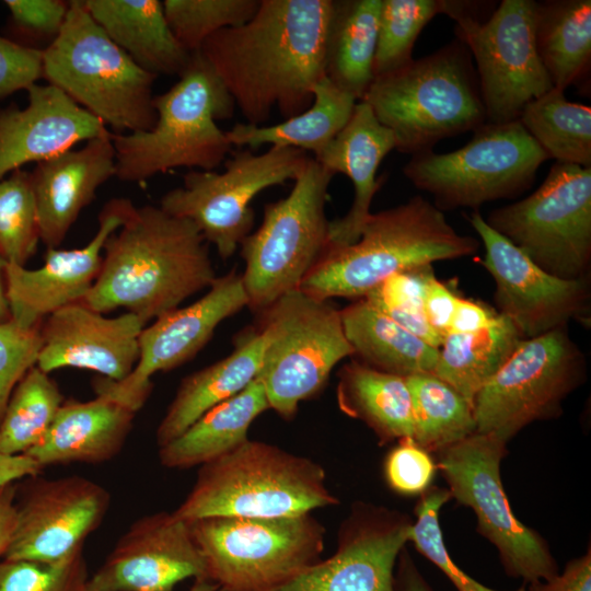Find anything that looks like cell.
<instances>
[{
    "label": "cell",
    "instance_id": "60d3db41",
    "mask_svg": "<svg viewBox=\"0 0 591 591\" xmlns=\"http://www.w3.org/2000/svg\"><path fill=\"white\" fill-rule=\"evenodd\" d=\"M40 242L31 172L16 170L0 181V257L25 266Z\"/></svg>",
    "mask_w": 591,
    "mask_h": 591
},
{
    "label": "cell",
    "instance_id": "74e56055",
    "mask_svg": "<svg viewBox=\"0 0 591 591\" xmlns=\"http://www.w3.org/2000/svg\"><path fill=\"white\" fill-rule=\"evenodd\" d=\"M413 401V440L438 453L476 432L474 405L432 373L406 378Z\"/></svg>",
    "mask_w": 591,
    "mask_h": 591
},
{
    "label": "cell",
    "instance_id": "f5cc1de1",
    "mask_svg": "<svg viewBox=\"0 0 591 591\" xmlns=\"http://www.w3.org/2000/svg\"><path fill=\"white\" fill-rule=\"evenodd\" d=\"M499 312L488 305L461 298L454 310L449 333H473L491 325Z\"/></svg>",
    "mask_w": 591,
    "mask_h": 591
},
{
    "label": "cell",
    "instance_id": "7c38bea8",
    "mask_svg": "<svg viewBox=\"0 0 591 591\" xmlns=\"http://www.w3.org/2000/svg\"><path fill=\"white\" fill-rule=\"evenodd\" d=\"M548 274L587 279L591 262V167L555 162L530 196L485 220Z\"/></svg>",
    "mask_w": 591,
    "mask_h": 591
},
{
    "label": "cell",
    "instance_id": "11a10c76",
    "mask_svg": "<svg viewBox=\"0 0 591 591\" xmlns=\"http://www.w3.org/2000/svg\"><path fill=\"white\" fill-rule=\"evenodd\" d=\"M18 483L0 487V559L2 558L15 523Z\"/></svg>",
    "mask_w": 591,
    "mask_h": 591
},
{
    "label": "cell",
    "instance_id": "83f0119b",
    "mask_svg": "<svg viewBox=\"0 0 591 591\" xmlns=\"http://www.w3.org/2000/svg\"><path fill=\"white\" fill-rule=\"evenodd\" d=\"M263 345L258 328H245L236 336L229 356L185 376L158 426V447L167 444L205 413L247 387L258 375Z\"/></svg>",
    "mask_w": 591,
    "mask_h": 591
},
{
    "label": "cell",
    "instance_id": "ab89813d",
    "mask_svg": "<svg viewBox=\"0 0 591 591\" xmlns=\"http://www.w3.org/2000/svg\"><path fill=\"white\" fill-rule=\"evenodd\" d=\"M440 13L442 0H381L374 77L412 61L418 35Z\"/></svg>",
    "mask_w": 591,
    "mask_h": 591
},
{
    "label": "cell",
    "instance_id": "816d5d0a",
    "mask_svg": "<svg viewBox=\"0 0 591 591\" xmlns=\"http://www.w3.org/2000/svg\"><path fill=\"white\" fill-rule=\"evenodd\" d=\"M526 591H591V552L567 563L564 571L548 580L530 582Z\"/></svg>",
    "mask_w": 591,
    "mask_h": 591
},
{
    "label": "cell",
    "instance_id": "f6af8a7d",
    "mask_svg": "<svg viewBox=\"0 0 591 591\" xmlns=\"http://www.w3.org/2000/svg\"><path fill=\"white\" fill-rule=\"evenodd\" d=\"M84 553L56 565L0 559V591H85Z\"/></svg>",
    "mask_w": 591,
    "mask_h": 591
},
{
    "label": "cell",
    "instance_id": "603a6c76",
    "mask_svg": "<svg viewBox=\"0 0 591 591\" xmlns=\"http://www.w3.org/2000/svg\"><path fill=\"white\" fill-rule=\"evenodd\" d=\"M146 326L132 313L107 317L83 302L67 305L43 322L36 366L48 374L77 368L121 381L138 362L139 338Z\"/></svg>",
    "mask_w": 591,
    "mask_h": 591
},
{
    "label": "cell",
    "instance_id": "e0dca14e",
    "mask_svg": "<svg viewBox=\"0 0 591 591\" xmlns=\"http://www.w3.org/2000/svg\"><path fill=\"white\" fill-rule=\"evenodd\" d=\"M24 480L18 484L15 523L1 559L56 565L82 553L109 509L108 490L78 475Z\"/></svg>",
    "mask_w": 591,
    "mask_h": 591
},
{
    "label": "cell",
    "instance_id": "c3c4849f",
    "mask_svg": "<svg viewBox=\"0 0 591 591\" xmlns=\"http://www.w3.org/2000/svg\"><path fill=\"white\" fill-rule=\"evenodd\" d=\"M437 470L432 456L412 438L398 440L384 460L387 485L402 495L422 494L431 486Z\"/></svg>",
    "mask_w": 591,
    "mask_h": 591
},
{
    "label": "cell",
    "instance_id": "9a60e30c",
    "mask_svg": "<svg viewBox=\"0 0 591 591\" xmlns=\"http://www.w3.org/2000/svg\"><path fill=\"white\" fill-rule=\"evenodd\" d=\"M583 371L566 327L521 339L474 399L476 431L508 442L531 422L557 416Z\"/></svg>",
    "mask_w": 591,
    "mask_h": 591
},
{
    "label": "cell",
    "instance_id": "30bf717a",
    "mask_svg": "<svg viewBox=\"0 0 591 591\" xmlns=\"http://www.w3.org/2000/svg\"><path fill=\"white\" fill-rule=\"evenodd\" d=\"M334 174L310 158L282 199L267 204L259 228L240 244L241 275L248 305L262 312L285 293L300 289L328 245L325 212Z\"/></svg>",
    "mask_w": 591,
    "mask_h": 591
},
{
    "label": "cell",
    "instance_id": "5b68a950",
    "mask_svg": "<svg viewBox=\"0 0 591 591\" xmlns=\"http://www.w3.org/2000/svg\"><path fill=\"white\" fill-rule=\"evenodd\" d=\"M178 78L153 97L150 130L112 134L118 179L141 183L175 167L213 171L231 152L216 121L232 118L235 103L199 50Z\"/></svg>",
    "mask_w": 591,
    "mask_h": 591
},
{
    "label": "cell",
    "instance_id": "681fc988",
    "mask_svg": "<svg viewBox=\"0 0 591 591\" xmlns=\"http://www.w3.org/2000/svg\"><path fill=\"white\" fill-rule=\"evenodd\" d=\"M43 79V50L0 35V99L27 90Z\"/></svg>",
    "mask_w": 591,
    "mask_h": 591
},
{
    "label": "cell",
    "instance_id": "db71d44e",
    "mask_svg": "<svg viewBox=\"0 0 591 591\" xmlns=\"http://www.w3.org/2000/svg\"><path fill=\"white\" fill-rule=\"evenodd\" d=\"M42 471L43 467L25 454L5 455L0 453V487L39 475Z\"/></svg>",
    "mask_w": 591,
    "mask_h": 591
},
{
    "label": "cell",
    "instance_id": "ba28073f",
    "mask_svg": "<svg viewBox=\"0 0 591 591\" xmlns=\"http://www.w3.org/2000/svg\"><path fill=\"white\" fill-rule=\"evenodd\" d=\"M208 579L222 591H274L316 564L325 528L304 513L281 518L210 517L189 522Z\"/></svg>",
    "mask_w": 591,
    "mask_h": 591
},
{
    "label": "cell",
    "instance_id": "f1b7e54d",
    "mask_svg": "<svg viewBox=\"0 0 591 591\" xmlns=\"http://www.w3.org/2000/svg\"><path fill=\"white\" fill-rule=\"evenodd\" d=\"M93 20L139 67L181 76L192 54L174 37L159 0H83Z\"/></svg>",
    "mask_w": 591,
    "mask_h": 591
},
{
    "label": "cell",
    "instance_id": "1f68e13d",
    "mask_svg": "<svg viewBox=\"0 0 591 591\" xmlns=\"http://www.w3.org/2000/svg\"><path fill=\"white\" fill-rule=\"evenodd\" d=\"M336 397L339 409L363 421L380 444L413 439V401L406 378L354 360L338 372Z\"/></svg>",
    "mask_w": 591,
    "mask_h": 591
},
{
    "label": "cell",
    "instance_id": "ffe728a7",
    "mask_svg": "<svg viewBox=\"0 0 591 591\" xmlns=\"http://www.w3.org/2000/svg\"><path fill=\"white\" fill-rule=\"evenodd\" d=\"M470 223L485 247L483 266L496 282L499 313L523 338H532L566 324L587 310V279H561L538 267L521 250L495 231L478 211Z\"/></svg>",
    "mask_w": 591,
    "mask_h": 591
},
{
    "label": "cell",
    "instance_id": "277c9868",
    "mask_svg": "<svg viewBox=\"0 0 591 591\" xmlns=\"http://www.w3.org/2000/svg\"><path fill=\"white\" fill-rule=\"evenodd\" d=\"M361 101L392 131L395 149L410 155L487 123L471 53L457 38L374 77Z\"/></svg>",
    "mask_w": 591,
    "mask_h": 591
},
{
    "label": "cell",
    "instance_id": "ee69618b",
    "mask_svg": "<svg viewBox=\"0 0 591 591\" xmlns=\"http://www.w3.org/2000/svg\"><path fill=\"white\" fill-rule=\"evenodd\" d=\"M415 508L410 541L415 548L433 563L453 583L457 591H497L490 589L462 570L451 558L443 541L439 513L452 497L447 488L430 486L420 494ZM517 591H526L520 588Z\"/></svg>",
    "mask_w": 591,
    "mask_h": 591
},
{
    "label": "cell",
    "instance_id": "4316f807",
    "mask_svg": "<svg viewBox=\"0 0 591 591\" xmlns=\"http://www.w3.org/2000/svg\"><path fill=\"white\" fill-rule=\"evenodd\" d=\"M136 413L108 397L63 401L43 440L25 455L43 468L70 463L100 464L123 449Z\"/></svg>",
    "mask_w": 591,
    "mask_h": 591
},
{
    "label": "cell",
    "instance_id": "5bb4252c",
    "mask_svg": "<svg viewBox=\"0 0 591 591\" xmlns=\"http://www.w3.org/2000/svg\"><path fill=\"white\" fill-rule=\"evenodd\" d=\"M506 445L476 431L438 452L437 468L451 497L473 510L478 532L495 545L507 573L526 582L548 580L558 573L556 561L543 537L514 515L502 486Z\"/></svg>",
    "mask_w": 591,
    "mask_h": 591
},
{
    "label": "cell",
    "instance_id": "e575fe53",
    "mask_svg": "<svg viewBox=\"0 0 591 591\" xmlns=\"http://www.w3.org/2000/svg\"><path fill=\"white\" fill-rule=\"evenodd\" d=\"M357 100L323 77L313 88V101L304 112L270 126L236 123L225 131L231 146L289 147L315 154L346 126Z\"/></svg>",
    "mask_w": 591,
    "mask_h": 591
},
{
    "label": "cell",
    "instance_id": "4fadbf2b",
    "mask_svg": "<svg viewBox=\"0 0 591 591\" xmlns=\"http://www.w3.org/2000/svg\"><path fill=\"white\" fill-rule=\"evenodd\" d=\"M310 157L289 147H270L256 154L235 151L224 171L190 170L183 185L165 193L160 207L167 213L192 221L222 259L230 258L254 224L252 200L263 190L296 179Z\"/></svg>",
    "mask_w": 591,
    "mask_h": 591
},
{
    "label": "cell",
    "instance_id": "9c48e42d",
    "mask_svg": "<svg viewBox=\"0 0 591 591\" xmlns=\"http://www.w3.org/2000/svg\"><path fill=\"white\" fill-rule=\"evenodd\" d=\"M264 345L257 379L269 408L283 419L318 394L334 367L354 356L340 316L327 300L301 289L289 291L260 312Z\"/></svg>",
    "mask_w": 591,
    "mask_h": 591
},
{
    "label": "cell",
    "instance_id": "8fae6325",
    "mask_svg": "<svg viewBox=\"0 0 591 591\" xmlns=\"http://www.w3.org/2000/svg\"><path fill=\"white\" fill-rule=\"evenodd\" d=\"M473 132L464 147L412 155L403 167L409 182L431 194L440 210L476 208L519 196L532 186L538 167L548 160L519 119L486 123Z\"/></svg>",
    "mask_w": 591,
    "mask_h": 591
},
{
    "label": "cell",
    "instance_id": "d6a6232c",
    "mask_svg": "<svg viewBox=\"0 0 591 591\" xmlns=\"http://www.w3.org/2000/svg\"><path fill=\"white\" fill-rule=\"evenodd\" d=\"M535 43L554 88L586 89L591 69V1H536Z\"/></svg>",
    "mask_w": 591,
    "mask_h": 591
},
{
    "label": "cell",
    "instance_id": "836d02e7",
    "mask_svg": "<svg viewBox=\"0 0 591 591\" xmlns=\"http://www.w3.org/2000/svg\"><path fill=\"white\" fill-rule=\"evenodd\" d=\"M381 0H333L325 77L361 101L374 79Z\"/></svg>",
    "mask_w": 591,
    "mask_h": 591
},
{
    "label": "cell",
    "instance_id": "d590c367",
    "mask_svg": "<svg viewBox=\"0 0 591 591\" xmlns=\"http://www.w3.org/2000/svg\"><path fill=\"white\" fill-rule=\"evenodd\" d=\"M522 335L505 315L486 328L473 333H449L439 348L433 370L437 378L451 385L474 405L484 385L512 354Z\"/></svg>",
    "mask_w": 591,
    "mask_h": 591
},
{
    "label": "cell",
    "instance_id": "f907efd6",
    "mask_svg": "<svg viewBox=\"0 0 591 591\" xmlns=\"http://www.w3.org/2000/svg\"><path fill=\"white\" fill-rule=\"evenodd\" d=\"M460 296L439 281L428 279L424 297V314L430 326L443 338L448 334Z\"/></svg>",
    "mask_w": 591,
    "mask_h": 591
},
{
    "label": "cell",
    "instance_id": "f35d334b",
    "mask_svg": "<svg viewBox=\"0 0 591 591\" xmlns=\"http://www.w3.org/2000/svg\"><path fill=\"white\" fill-rule=\"evenodd\" d=\"M63 396L57 383L37 366L14 387L0 421V453L26 454L51 426Z\"/></svg>",
    "mask_w": 591,
    "mask_h": 591
},
{
    "label": "cell",
    "instance_id": "4dcf8cb0",
    "mask_svg": "<svg viewBox=\"0 0 591 591\" xmlns=\"http://www.w3.org/2000/svg\"><path fill=\"white\" fill-rule=\"evenodd\" d=\"M345 335L360 362L407 378L433 373L439 348L427 344L366 299L340 310Z\"/></svg>",
    "mask_w": 591,
    "mask_h": 591
},
{
    "label": "cell",
    "instance_id": "b9f144b4",
    "mask_svg": "<svg viewBox=\"0 0 591 591\" xmlns=\"http://www.w3.org/2000/svg\"><path fill=\"white\" fill-rule=\"evenodd\" d=\"M260 0H164L167 24L179 45L189 54L220 30L248 22Z\"/></svg>",
    "mask_w": 591,
    "mask_h": 591
},
{
    "label": "cell",
    "instance_id": "8992f818",
    "mask_svg": "<svg viewBox=\"0 0 591 591\" xmlns=\"http://www.w3.org/2000/svg\"><path fill=\"white\" fill-rule=\"evenodd\" d=\"M317 462L247 439L199 466L174 514L187 522L210 517L281 518L335 506Z\"/></svg>",
    "mask_w": 591,
    "mask_h": 591
},
{
    "label": "cell",
    "instance_id": "484cf974",
    "mask_svg": "<svg viewBox=\"0 0 591 591\" xmlns=\"http://www.w3.org/2000/svg\"><path fill=\"white\" fill-rule=\"evenodd\" d=\"M395 149L392 131L374 116L370 106L358 101L346 126L314 160L332 174L347 175L354 185V201L348 212L329 221L327 248L348 246L358 241L372 213L370 207L383 177L376 178L382 160Z\"/></svg>",
    "mask_w": 591,
    "mask_h": 591
},
{
    "label": "cell",
    "instance_id": "d6986e66",
    "mask_svg": "<svg viewBox=\"0 0 591 591\" xmlns=\"http://www.w3.org/2000/svg\"><path fill=\"white\" fill-rule=\"evenodd\" d=\"M412 528L407 514L355 502L340 523L336 552L274 591H395L394 567Z\"/></svg>",
    "mask_w": 591,
    "mask_h": 591
},
{
    "label": "cell",
    "instance_id": "f546056e",
    "mask_svg": "<svg viewBox=\"0 0 591 591\" xmlns=\"http://www.w3.org/2000/svg\"><path fill=\"white\" fill-rule=\"evenodd\" d=\"M269 404L256 378L247 387L215 406L182 434L159 448L160 463L167 468L200 466L232 451L247 438L252 422Z\"/></svg>",
    "mask_w": 591,
    "mask_h": 591
},
{
    "label": "cell",
    "instance_id": "44dd1931",
    "mask_svg": "<svg viewBox=\"0 0 591 591\" xmlns=\"http://www.w3.org/2000/svg\"><path fill=\"white\" fill-rule=\"evenodd\" d=\"M188 578L208 579L189 522L159 511L129 525L85 591H173Z\"/></svg>",
    "mask_w": 591,
    "mask_h": 591
},
{
    "label": "cell",
    "instance_id": "6da1fadb",
    "mask_svg": "<svg viewBox=\"0 0 591 591\" xmlns=\"http://www.w3.org/2000/svg\"><path fill=\"white\" fill-rule=\"evenodd\" d=\"M333 0H260L245 24L208 37L199 51L247 124L262 126L278 109L291 118L308 109L325 77Z\"/></svg>",
    "mask_w": 591,
    "mask_h": 591
},
{
    "label": "cell",
    "instance_id": "bcb514c9",
    "mask_svg": "<svg viewBox=\"0 0 591 591\" xmlns=\"http://www.w3.org/2000/svg\"><path fill=\"white\" fill-rule=\"evenodd\" d=\"M8 26L13 42L38 50L47 48L59 35L70 1L5 0Z\"/></svg>",
    "mask_w": 591,
    "mask_h": 591
},
{
    "label": "cell",
    "instance_id": "680465c9",
    "mask_svg": "<svg viewBox=\"0 0 591 591\" xmlns=\"http://www.w3.org/2000/svg\"><path fill=\"white\" fill-rule=\"evenodd\" d=\"M188 591H222L213 581L210 579H197L190 587Z\"/></svg>",
    "mask_w": 591,
    "mask_h": 591
},
{
    "label": "cell",
    "instance_id": "cb8c5ba5",
    "mask_svg": "<svg viewBox=\"0 0 591 591\" xmlns=\"http://www.w3.org/2000/svg\"><path fill=\"white\" fill-rule=\"evenodd\" d=\"M27 105L0 108V181L25 164H36L86 142L107 128L61 90L35 83Z\"/></svg>",
    "mask_w": 591,
    "mask_h": 591
},
{
    "label": "cell",
    "instance_id": "ac0fdd59",
    "mask_svg": "<svg viewBox=\"0 0 591 591\" xmlns=\"http://www.w3.org/2000/svg\"><path fill=\"white\" fill-rule=\"evenodd\" d=\"M248 305L242 276L235 270L216 277L194 303L172 310L146 326L139 338L140 355L132 372L121 381L99 376L96 395L114 399L135 413L151 394V378L194 358L211 339L218 325Z\"/></svg>",
    "mask_w": 591,
    "mask_h": 591
},
{
    "label": "cell",
    "instance_id": "9f6ffc18",
    "mask_svg": "<svg viewBox=\"0 0 591 591\" xmlns=\"http://www.w3.org/2000/svg\"><path fill=\"white\" fill-rule=\"evenodd\" d=\"M396 576H394L395 591H433L424 579L407 549L398 556Z\"/></svg>",
    "mask_w": 591,
    "mask_h": 591
},
{
    "label": "cell",
    "instance_id": "7bdbcfd3",
    "mask_svg": "<svg viewBox=\"0 0 591 591\" xmlns=\"http://www.w3.org/2000/svg\"><path fill=\"white\" fill-rule=\"evenodd\" d=\"M431 265L398 273L371 290L364 298L401 326L439 348L443 337L428 323L424 314V297Z\"/></svg>",
    "mask_w": 591,
    "mask_h": 591
},
{
    "label": "cell",
    "instance_id": "8d00e7d4",
    "mask_svg": "<svg viewBox=\"0 0 591 591\" xmlns=\"http://www.w3.org/2000/svg\"><path fill=\"white\" fill-rule=\"evenodd\" d=\"M520 123L556 162L591 167V108L570 102L565 91L553 88L529 102Z\"/></svg>",
    "mask_w": 591,
    "mask_h": 591
},
{
    "label": "cell",
    "instance_id": "6f0895ef",
    "mask_svg": "<svg viewBox=\"0 0 591 591\" xmlns=\"http://www.w3.org/2000/svg\"><path fill=\"white\" fill-rule=\"evenodd\" d=\"M7 263L0 257V323L11 320V313L5 297L4 268Z\"/></svg>",
    "mask_w": 591,
    "mask_h": 591
},
{
    "label": "cell",
    "instance_id": "7402d4cb",
    "mask_svg": "<svg viewBox=\"0 0 591 591\" xmlns=\"http://www.w3.org/2000/svg\"><path fill=\"white\" fill-rule=\"evenodd\" d=\"M134 206L128 198L108 200L99 213L97 231L86 245L47 248L39 268L7 264L4 289L11 318L32 328L56 311L81 302L100 273L105 242L123 225Z\"/></svg>",
    "mask_w": 591,
    "mask_h": 591
},
{
    "label": "cell",
    "instance_id": "2e32d148",
    "mask_svg": "<svg viewBox=\"0 0 591 591\" xmlns=\"http://www.w3.org/2000/svg\"><path fill=\"white\" fill-rule=\"evenodd\" d=\"M535 15L536 1L502 0L484 22H456L455 36L476 62L487 123L518 120L554 88L536 49Z\"/></svg>",
    "mask_w": 591,
    "mask_h": 591
},
{
    "label": "cell",
    "instance_id": "52a82bcc",
    "mask_svg": "<svg viewBox=\"0 0 591 591\" xmlns=\"http://www.w3.org/2000/svg\"><path fill=\"white\" fill-rule=\"evenodd\" d=\"M157 78L107 36L83 0L70 1L59 35L43 50V79L115 134L148 131L154 126Z\"/></svg>",
    "mask_w": 591,
    "mask_h": 591
},
{
    "label": "cell",
    "instance_id": "7a4b0ae2",
    "mask_svg": "<svg viewBox=\"0 0 591 591\" xmlns=\"http://www.w3.org/2000/svg\"><path fill=\"white\" fill-rule=\"evenodd\" d=\"M103 252L100 273L81 302L102 314L125 309L146 325L217 277L198 228L160 206H134Z\"/></svg>",
    "mask_w": 591,
    "mask_h": 591
},
{
    "label": "cell",
    "instance_id": "7dc6e473",
    "mask_svg": "<svg viewBox=\"0 0 591 591\" xmlns=\"http://www.w3.org/2000/svg\"><path fill=\"white\" fill-rule=\"evenodd\" d=\"M40 326L25 328L12 318L0 323V421L14 387L37 363Z\"/></svg>",
    "mask_w": 591,
    "mask_h": 591
},
{
    "label": "cell",
    "instance_id": "3957f363",
    "mask_svg": "<svg viewBox=\"0 0 591 591\" xmlns=\"http://www.w3.org/2000/svg\"><path fill=\"white\" fill-rule=\"evenodd\" d=\"M478 241L457 233L442 210L420 196L371 213L358 241L326 248L300 289L321 300L362 299L392 276L474 254Z\"/></svg>",
    "mask_w": 591,
    "mask_h": 591
},
{
    "label": "cell",
    "instance_id": "d4e9b609",
    "mask_svg": "<svg viewBox=\"0 0 591 591\" xmlns=\"http://www.w3.org/2000/svg\"><path fill=\"white\" fill-rule=\"evenodd\" d=\"M115 172V148L107 128L80 149L36 164L31 179L40 242L47 248L59 247L81 211Z\"/></svg>",
    "mask_w": 591,
    "mask_h": 591
}]
</instances>
